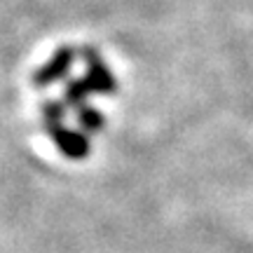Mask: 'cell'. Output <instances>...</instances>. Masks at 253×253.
<instances>
[{
  "label": "cell",
  "instance_id": "obj_1",
  "mask_svg": "<svg viewBox=\"0 0 253 253\" xmlns=\"http://www.w3.org/2000/svg\"><path fill=\"white\" fill-rule=\"evenodd\" d=\"M66 103L56 99H47L40 108V115H42V129L45 134L52 138V143L59 153L66 157V160H73V162H82L87 160L91 153V143L87 134L80 131V129H71L66 125Z\"/></svg>",
  "mask_w": 253,
  "mask_h": 253
},
{
  "label": "cell",
  "instance_id": "obj_2",
  "mask_svg": "<svg viewBox=\"0 0 253 253\" xmlns=\"http://www.w3.org/2000/svg\"><path fill=\"white\" fill-rule=\"evenodd\" d=\"M78 54H80V52H75V47L61 45L54 54L42 63V66H38L36 71H33V75H31V84H33L36 89H47V87H52V84H56V82L66 80Z\"/></svg>",
  "mask_w": 253,
  "mask_h": 253
},
{
  "label": "cell",
  "instance_id": "obj_3",
  "mask_svg": "<svg viewBox=\"0 0 253 253\" xmlns=\"http://www.w3.org/2000/svg\"><path fill=\"white\" fill-rule=\"evenodd\" d=\"M80 56H82V61H84V66H87L84 80L89 82L91 91L94 94H115L118 91V78L108 68V63L101 59L99 49L91 45H84L80 49Z\"/></svg>",
  "mask_w": 253,
  "mask_h": 253
},
{
  "label": "cell",
  "instance_id": "obj_4",
  "mask_svg": "<svg viewBox=\"0 0 253 253\" xmlns=\"http://www.w3.org/2000/svg\"><path fill=\"white\" fill-rule=\"evenodd\" d=\"M89 94H94L89 87V82L84 80V75L82 78H73L63 84V96L61 101L66 103V108L71 110H80L87 106V99H89Z\"/></svg>",
  "mask_w": 253,
  "mask_h": 253
},
{
  "label": "cell",
  "instance_id": "obj_5",
  "mask_svg": "<svg viewBox=\"0 0 253 253\" xmlns=\"http://www.w3.org/2000/svg\"><path fill=\"white\" fill-rule=\"evenodd\" d=\"M75 120H78L80 131H84V134H99L106 126V115L94 106H84V108L75 110Z\"/></svg>",
  "mask_w": 253,
  "mask_h": 253
}]
</instances>
